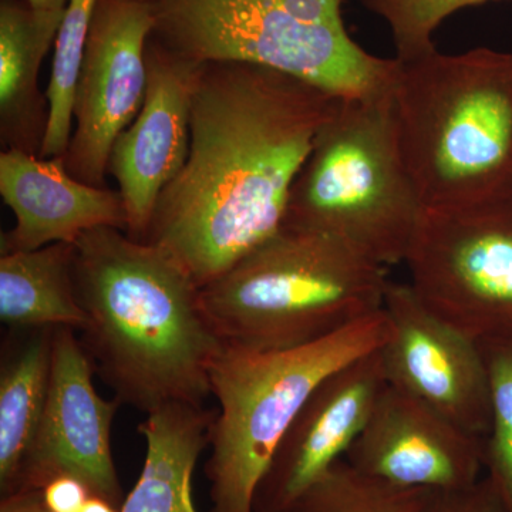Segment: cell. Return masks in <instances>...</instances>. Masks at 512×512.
I'll use <instances>...</instances> for the list:
<instances>
[{
	"label": "cell",
	"instance_id": "21",
	"mask_svg": "<svg viewBox=\"0 0 512 512\" xmlns=\"http://www.w3.org/2000/svg\"><path fill=\"white\" fill-rule=\"evenodd\" d=\"M430 491L370 476L342 458L286 512H417Z\"/></svg>",
	"mask_w": 512,
	"mask_h": 512
},
{
	"label": "cell",
	"instance_id": "23",
	"mask_svg": "<svg viewBox=\"0 0 512 512\" xmlns=\"http://www.w3.org/2000/svg\"><path fill=\"white\" fill-rule=\"evenodd\" d=\"M497 0H363L389 26L396 59L412 60L436 49L433 35L441 23L464 8Z\"/></svg>",
	"mask_w": 512,
	"mask_h": 512
},
{
	"label": "cell",
	"instance_id": "1",
	"mask_svg": "<svg viewBox=\"0 0 512 512\" xmlns=\"http://www.w3.org/2000/svg\"><path fill=\"white\" fill-rule=\"evenodd\" d=\"M339 97L249 63L202 64L190 153L147 237L204 288L284 225L293 181Z\"/></svg>",
	"mask_w": 512,
	"mask_h": 512
},
{
	"label": "cell",
	"instance_id": "7",
	"mask_svg": "<svg viewBox=\"0 0 512 512\" xmlns=\"http://www.w3.org/2000/svg\"><path fill=\"white\" fill-rule=\"evenodd\" d=\"M158 45L197 64L271 67L338 97L392 84L396 59H380L350 37L343 0H138Z\"/></svg>",
	"mask_w": 512,
	"mask_h": 512
},
{
	"label": "cell",
	"instance_id": "25",
	"mask_svg": "<svg viewBox=\"0 0 512 512\" xmlns=\"http://www.w3.org/2000/svg\"><path fill=\"white\" fill-rule=\"evenodd\" d=\"M42 493L50 512H80L92 495L86 484L70 476L49 481Z\"/></svg>",
	"mask_w": 512,
	"mask_h": 512
},
{
	"label": "cell",
	"instance_id": "27",
	"mask_svg": "<svg viewBox=\"0 0 512 512\" xmlns=\"http://www.w3.org/2000/svg\"><path fill=\"white\" fill-rule=\"evenodd\" d=\"M80 512H120V508L97 495H90Z\"/></svg>",
	"mask_w": 512,
	"mask_h": 512
},
{
	"label": "cell",
	"instance_id": "6",
	"mask_svg": "<svg viewBox=\"0 0 512 512\" xmlns=\"http://www.w3.org/2000/svg\"><path fill=\"white\" fill-rule=\"evenodd\" d=\"M390 323L382 311L326 338L291 349L227 345L211 367L217 399L208 433L210 512H255L258 484L296 414L339 367L382 348Z\"/></svg>",
	"mask_w": 512,
	"mask_h": 512
},
{
	"label": "cell",
	"instance_id": "26",
	"mask_svg": "<svg viewBox=\"0 0 512 512\" xmlns=\"http://www.w3.org/2000/svg\"><path fill=\"white\" fill-rule=\"evenodd\" d=\"M0 512H50L43 500L42 490L23 488L8 495H2Z\"/></svg>",
	"mask_w": 512,
	"mask_h": 512
},
{
	"label": "cell",
	"instance_id": "12",
	"mask_svg": "<svg viewBox=\"0 0 512 512\" xmlns=\"http://www.w3.org/2000/svg\"><path fill=\"white\" fill-rule=\"evenodd\" d=\"M201 67L156 40L148 42L146 100L114 143L107 167L126 210L128 237L146 239L161 194L187 161L192 96Z\"/></svg>",
	"mask_w": 512,
	"mask_h": 512
},
{
	"label": "cell",
	"instance_id": "28",
	"mask_svg": "<svg viewBox=\"0 0 512 512\" xmlns=\"http://www.w3.org/2000/svg\"><path fill=\"white\" fill-rule=\"evenodd\" d=\"M32 8L39 10H64L67 0H26Z\"/></svg>",
	"mask_w": 512,
	"mask_h": 512
},
{
	"label": "cell",
	"instance_id": "20",
	"mask_svg": "<svg viewBox=\"0 0 512 512\" xmlns=\"http://www.w3.org/2000/svg\"><path fill=\"white\" fill-rule=\"evenodd\" d=\"M97 5L99 0H67L63 10L46 89L49 121L40 153L42 157H63L69 147L73 131L74 89Z\"/></svg>",
	"mask_w": 512,
	"mask_h": 512
},
{
	"label": "cell",
	"instance_id": "4",
	"mask_svg": "<svg viewBox=\"0 0 512 512\" xmlns=\"http://www.w3.org/2000/svg\"><path fill=\"white\" fill-rule=\"evenodd\" d=\"M386 272L342 239L282 225L204 286L201 299L227 345L298 348L382 311Z\"/></svg>",
	"mask_w": 512,
	"mask_h": 512
},
{
	"label": "cell",
	"instance_id": "16",
	"mask_svg": "<svg viewBox=\"0 0 512 512\" xmlns=\"http://www.w3.org/2000/svg\"><path fill=\"white\" fill-rule=\"evenodd\" d=\"M63 10H39L26 0L0 2V141L3 150L40 156L49 101L40 92L43 60L55 47Z\"/></svg>",
	"mask_w": 512,
	"mask_h": 512
},
{
	"label": "cell",
	"instance_id": "10",
	"mask_svg": "<svg viewBox=\"0 0 512 512\" xmlns=\"http://www.w3.org/2000/svg\"><path fill=\"white\" fill-rule=\"evenodd\" d=\"M390 336L380 348L384 376L473 436L491 426V386L480 342L430 311L410 284L390 282Z\"/></svg>",
	"mask_w": 512,
	"mask_h": 512
},
{
	"label": "cell",
	"instance_id": "11",
	"mask_svg": "<svg viewBox=\"0 0 512 512\" xmlns=\"http://www.w3.org/2000/svg\"><path fill=\"white\" fill-rule=\"evenodd\" d=\"M77 330H53L52 375L45 413L15 490H42L57 477L82 481L92 495L123 504L111 427L121 402L106 400L94 387V366ZM8 495V494H6Z\"/></svg>",
	"mask_w": 512,
	"mask_h": 512
},
{
	"label": "cell",
	"instance_id": "24",
	"mask_svg": "<svg viewBox=\"0 0 512 512\" xmlns=\"http://www.w3.org/2000/svg\"><path fill=\"white\" fill-rule=\"evenodd\" d=\"M417 512H508L490 477L458 490L430 491Z\"/></svg>",
	"mask_w": 512,
	"mask_h": 512
},
{
	"label": "cell",
	"instance_id": "2",
	"mask_svg": "<svg viewBox=\"0 0 512 512\" xmlns=\"http://www.w3.org/2000/svg\"><path fill=\"white\" fill-rule=\"evenodd\" d=\"M74 284L84 350L121 404L151 414L204 406L224 342L191 275L150 242L101 227L74 242Z\"/></svg>",
	"mask_w": 512,
	"mask_h": 512
},
{
	"label": "cell",
	"instance_id": "8",
	"mask_svg": "<svg viewBox=\"0 0 512 512\" xmlns=\"http://www.w3.org/2000/svg\"><path fill=\"white\" fill-rule=\"evenodd\" d=\"M404 264L424 305L477 342H512V194L424 210Z\"/></svg>",
	"mask_w": 512,
	"mask_h": 512
},
{
	"label": "cell",
	"instance_id": "15",
	"mask_svg": "<svg viewBox=\"0 0 512 512\" xmlns=\"http://www.w3.org/2000/svg\"><path fill=\"white\" fill-rule=\"evenodd\" d=\"M0 195L15 225L0 237V254L74 244L92 229L127 231L119 192L82 183L63 157L45 158L22 150L0 153Z\"/></svg>",
	"mask_w": 512,
	"mask_h": 512
},
{
	"label": "cell",
	"instance_id": "17",
	"mask_svg": "<svg viewBox=\"0 0 512 512\" xmlns=\"http://www.w3.org/2000/svg\"><path fill=\"white\" fill-rule=\"evenodd\" d=\"M215 412L204 406L173 403L147 414L138 426L146 440V460L120 512H198L192 500V476Z\"/></svg>",
	"mask_w": 512,
	"mask_h": 512
},
{
	"label": "cell",
	"instance_id": "18",
	"mask_svg": "<svg viewBox=\"0 0 512 512\" xmlns=\"http://www.w3.org/2000/svg\"><path fill=\"white\" fill-rule=\"evenodd\" d=\"M52 328L18 330L0 366V493H13L49 394Z\"/></svg>",
	"mask_w": 512,
	"mask_h": 512
},
{
	"label": "cell",
	"instance_id": "9",
	"mask_svg": "<svg viewBox=\"0 0 512 512\" xmlns=\"http://www.w3.org/2000/svg\"><path fill=\"white\" fill-rule=\"evenodd\" d=\"M153 19L138 0H99L73 96V131L63 156L82 183L107 187L111 150L146 100Z\"/></svg>",
	"mask_w": 512,
	"mask_h": 512
},
{
	"label": "cell",
	"instance_id": "19",
	"mask_svg": "<svg viewBox=\"0 0 512 512\" xmlns=\"http://www.w3.org/2000/svg\"><path fill=\"white\" fill-rule=\"evenodd\" d=\"M74 244L0 255V320L12 330L86 326L76 284Z\"/></svg>",
	"mask_w": 512,
	"mask_h": 512
},
{
	"label": "cell",
	"instance_id": "5",
	"mask_svg": "<svg viewBox=\"0 0 512 512\" xmlns=\"http://www.w3.org/2000/svg\"><path fill=\"white\" fill-rule=\"evenodd\" d=\"M424 210L400 148L392 84L339 97L293 181L284 225L333 235L387 268L406 261Z\"/></svg>",
	"mask_w": 512,
	"mask_h": 512
},
{
	"label": "cell",
	"instance_id": "13",
	"mask_svg": "<svg viewBox=\"0 0 512 512\" xmlns=\"http://www.w3.org/2000/svg\"><path fill=\"white\" fill-rule=\"evenodd\" d=\"M387 386L380 348L339 367L316 386L276 448L255 491V512H286L345 458Z\"/></svg>",
	"mask_w": 512,
	"mask_h": 512
},
{
	"label": "cell",
	"instance_id": "14",
	"mask_svg": "<svg viewBox=\"0 0 512 512\" xmlns=\"http://www.w3.org/2000/svg\"><path fill=\"white\" fill-rule=\"evenodd\" d=\"M345 460L402 487H470L484 468V440L387 384Z\"/></svg>",
	"mask_w": 512,
	"mask_h": 512
},
{
	"label": "cell",
	"instance_id": "22",
	"mask_svg": "<svg viewBox=\"0 0 512 512\" xmlns=\"http://www.w3.org/2000/svg\"><path fill=\"white\" fill-rule=\"evenodd\" d=\"M480 345L491 386V426L484 439V468L512 512V342Z\"/></svg>",
	"mask_w": 512,
	"mask_h": 512
},
{
	"label": "cell",
	"instance_id": "3",
	"mask_svg": "<svg viewBox=\"0 0 512 512\" xmlns=\"http://www.w3.org/2000/svg\"><path fill=\"white\" fill-rule=\"evenodd\" d=\"M392 97L403 158L426 210L512 194V53L434 49L396 59Z\"/></svg>",
	"mask_w": 512,
	"mask_h": 512
}]
</instances>
